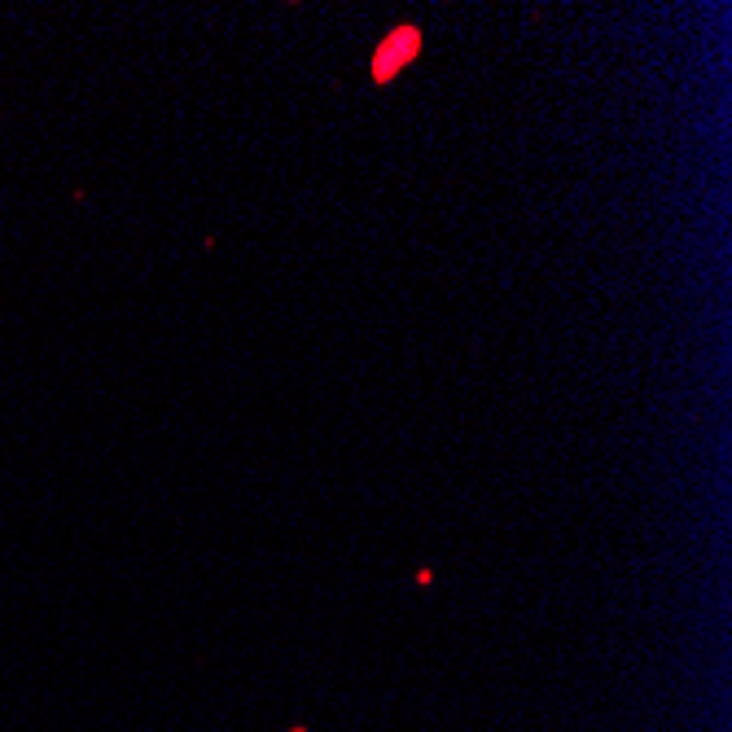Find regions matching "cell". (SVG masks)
<instances>
[{
	"instance_id": "1",
	"label": "cell",
	"mask_w": 732,
	"mask_h": 732,
	"mask_svg": "<svg viewBox=\"0 0 732 732\" xmlns=\"http://www.w3.org/2000/svg\"><path fill=\"white\" fill-rule=\"evenodd\" d=\"M421 44H426V36H421V27H413V22H404V27H395L391 36H382V44H377V53H373V66H369L373 84L377 88L391 84L408 62L421 57Z\"/></svg>"
},
{
	"instance_id": "2",
	"label": "cell",
	"mask_w": 732,
	"mask_h": 732,
	"mask_svg": "<svg viewBox=\"0 0 732 732\" xmlns=\"http://www.w3.org/2000/svg\"><path fill=\"white\" fill-rule=\"evenodd\" d=\"M413 579L421 583V588H430V583H434V570H430V566H421V570H417V575H413Z\"/></svg>"
},
{
	"instance_id": "3",
	"label": "cell",
	"mask_w": 732,
	"mask_h": 732,
	"mask_svg": "<svg viewBox=\"0 0 732 732\" xmlns=\"http://www.w3.org/2000/svg\"><path fill=\"white\" fill-rule=\"evenodd\" d=\"M290 732H303V728H290Z\"/></svg>"
}]
</instances>
